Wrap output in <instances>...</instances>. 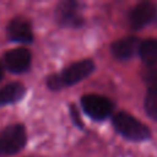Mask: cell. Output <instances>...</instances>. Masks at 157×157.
<instances>
[{
    "label": "cell",
    "instance_id": "6da1fadb",
    "mask_svg": "<svg viewBox=\"0 0 157 157\" xmlns=\"http://www.w3.org/2000/svg\"><path fill=\"white\" fill-rule=\"evenodd\" d=\"M94 70L96 63L92 59H81L65 66L61 71L49 75L45 80V85L50 91H61L83 81Z\"/></svg>",
    "mask_w": 157,
    "mask_h": 157
},
{
    "label": "cell",
    "instance_id": "7a4b0ae2",
    "mask_svg": "<svg viewBox=\"0 0 157 157\" xmlns=\"http://www.w3.org/2000/svg\"><path fill=\"white\" fill-rule=\"evenodd\" d=\"M112 125L120 136L129 141L142 142L150 140L152 136L146 124L125 110H119L112 115Z\"/></svg>",
    "mask_w": 157,
    "mask_h": 157
},
{
    "label": "cell",
    "instance_id": "3957f363",
    "mask_svg": "<svg viewBox=\"0 0 157 157\" xmlns=\"http://www.w3.org/2000/svg\"><path fill=\"white\" fill-rule=\"evenodd\" d=\"M27 130L23 124L15 123L0 129V157L13 156L27 145Z\"/></svg>",
    "mask_w": 157,
    "mask_h": 157
},
{
    "label": "cell",
    "instance_id": "277c9868",
    "mask_svg": "<svg viewBox=\"0 0 157 157\" xmlns=\"http://www.w3.org/2000/svg\"><path fill=\"white\" fill-rule=\"evenodd\" d=\"M83 7L85 4L77 0L59 1L54 10V17L56 23L63 28H81L85 25V17L82 15Z\"/></svg>",
    "mask_w": 157,
    "mask_h": 157
},
{
    "label": "cell",
    "instance_id": "5b68a950",
    "mask_svg": "<svg viewBox=\"0 0 157 157\" xmlns=\"http://www.w3.org/2000/svg\"><path fill=\"white\" fill-rule=\"evenodd\" d=\"M80 103L83 113L96 121H103L110 118L115 108V104L110 98L97 93L83 94Z\"/></svg>",
    "mask_w": 157,
    "mask_h": 157
},
{
    "label": "cell",
    "instance_id": "8992f818",
    "mask_svg": "<svg viewBox=\"0 0 157 157\" xmlns=\"http://www.w3.org/2000/svg\"><path fill=\"white\" fill-rule=\"evenodd\" d=\"M4 67L12 74H25L31 69L32 53L26 47H17L9 49L2 56Z\"/></svg>",
    "mask_w": 157,
    "mask_h": 157
},
{
    "label": "cell",
    "instance_id": "52a82bcc",
    "mask_svg": "<svg viewBox=\"0 0 157 157\" xmlns=\"http://www.w3.org/2000/svg\"><path fill=\"white\" fill-rule=\"evenodd\" d=\"M6 37L10 42L18 44H31L34 40L32 23L23 16H16L6 26Z\"/></svg>",
    "mask_w": 157,
    "mask_h": 157
},
{
    "label": "cell",
    "instance_id": "ba28073f",
    "mask_svg": "<svg viewBox=\"0 0 157 157\" xmlns=\"http://www.w3.org/2000/svg\"><path fill=\"white\" fill-rule=\"evenodd\" d=\"M129 25L134 31H140L157 18V5L152 1H141L129 12Z\"/></svg>",
    "mask_w": 157,
    "mask_h": 157
},
{
    "label": "cell",
    "instance_id": "9c48e42d",
    "mask_svg": "<svg viewBox=\"0 0 157 157\" xmlns=\"http://www.w3.org/2000/svg\"><path fill=\"white\" fill-rule=\"evenodd\" d=\"M140 39L135 36H126L114 40L110 44V53L117 60H129L137 54Z\"/></svg>",
    "mask_w": 157,
    "mask_h": 157
},
{
    "label": "cell",
    "instance_id": "30bf717a",
    "mask_svg": "<svg viewBox=\"0 0 157 157\" xmlns=\"http://www.w3.org/2000/svg\"><path fill=\"white\" fill-rule=\"evenodd\" d=\"M26 87L21 82H10L0 88V107L18 103L26 96Z\"/></svg>",
    "mask_w": 157,
    "mask_h": 157
},
{
    "label": "cell",
    "instance_id": "8fae6325",
    "mask_svg": "<svg viewBox=\"0 0 157 157\" xmlns=\"http://www.w3.org/2000/svg\"><path fill=\"white\" fill-rule=\"evenodd\" d=\"M137 54L145 65H157V38L141 40Z\"/></svg>",
    "mask_w": 157,
    "mask_h": 157
},
{
    "label": "cell",
    "instance_id": "7c38bea8",
    "mask_svg": "<svg viewBox=\"0 0 157 157\" xmlns=\"http://www.w3.org/2000/svg\"><path fill=\"white\" fill-rule=\"evenodd\" d=\"M144 109L152 120L157 121V90H147L144 99Z\"/></svg>",
    "mask_w": 157,
    "mask_h": 157
},
{
    "label": "cell",
    "instance_id": "4fadbf2b",
    "mask_svg": "<svg viewBox=\"0 0 157 157\" xmlns=\"http://www.w3.org/2000/svg\"><path fill=\"white\" fill-rule=\"evenodd\" d=\"M141 78L147 90H157V65H145L141 71Z\"/></svg>",
    "mask_w": 157,
    "mask_h": 157
},
{
    "label": "cell",
    "instance_id": "5bb4252c",
    "mask_svg": "<svg viewBox=\"0 0 157 157\" xmlns=\"http://www.w3.org/2000/svg\"><path fill=\"white\" fill-rule=\"evenodd\" d=\"M69 114H70V118H71L72 124H74L77 129L83 130V129H85V124H83V121H82V119H81L78 108H77L75 104H70V105H69Z\"/></svg>",
    "mask_w": 157,
    "mask_h": 157
},
{
    "label": "cell",
    "instance_id": "9a60e30c",
    "mask_svg": "<svg viewBox=\"0 0 157 157\" xmlns=\"http://www.w3.org/2000/svg\"><path fill=\"white\" fill-rule=\"evenodd\" d=\"M4 72H5V67H4L2 63L0 61V81H1V80H2V77H4Z\"/></svg>",
    "mask_w": 157,
    "mask_h": 157
}]
</instances>
